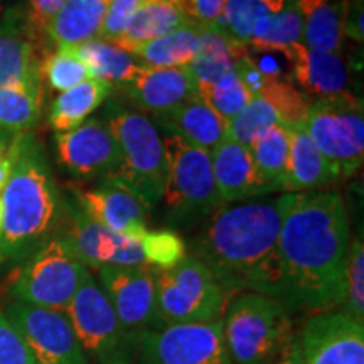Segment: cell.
I'll use <instances>...</instances> for the list:
<instances>
[{
	"mask_svg": "<svg viewBox=\"0 0 364 364\" xmlns=\"http://www.w3.org/2000/svg\"><path fill=\"white\" fill-rule=\"evenodd\" d=\"M9 2H11V0H0V14H2V12H7V11H9V9H7Z\"/></svg>",
	"mask_w": 364,
	"mask_h": 364,
	"instance_id": "cell-50",
	"label": "cell"
},
{
	"mask_svg": "<svg viewBox=\"0 0 364 364\" xmlns=\"http://www.w3.org/2000/svg\"><path fill=\"white\" fill-rule=\"evenodd\" d=\"M58 162L80 179H103L120 167L122 152L107 120L88 118L54 136Z\"/></svg>",
	"mask_w": 364,
	"mask_h": 364,
	"instance_id": "cell-15",
	"label": "cell"
},
{
	"mask_svg": "<svg viewBox=\"0 0 364 364\" xmlns=\"http://www.w3.org/2000/svg\"><path fill=\"white\" fill-rule=\"evenodd\" d=\"M105 120L122 152L120 167L112 177L130 189L150 211L162 201L167 181L162 136L149 117L120 105H110Z\"/></svg>",
	"mask_w": 364,
	"mask_h": 364,
	"instance_id": "cell-5",
	"label": "cell"
},
{
	"mask_svg": "<svg viewBox=\"0 0 364 364\" xmlns=\"http://www.w3.org/2000/svg\"><path fill=\"white\" fill-rule=\"evenodd\" d=\"M268 103L279 113L282 125L297 127L302 125L309 112V102L306 95L295 90L287 80L268 76L265 88L260 93Z\"/></svg>",
	"mask_w": 364,
	"mask_h": 364,
	"instance_id": "cell-37",
	"label": "cell"
},
{
	"mask_svg": "<svg viewBox=\"0 0 364 364\" xmlns=\"http://www.w3.org/2000/svg\"><path fill=\"white\" fill-rule=\"evenodd\" d=\"M110 0H66L44 33L58 48H78L98 39Z\"/></svg>",
	"mask_w": 364,
	"mask_h": 364,
	"instance_id": "cell-23",
	"label": "cell"
},
{
	"mask_svg": "<svg viewBox=\"0 0 364 364\" xmlns=\"http://www.w3.org/2000/svg\"><path fill=\"white\" fill-rule=\"evenodd\" d=\"M59 238L65 241L68 250L86 268L135 267L145 265V257L140 241L118 235L98 223H95L73 201H65Z\"/></svg>",
	"mask_w": 364,
	"mask_h": 364,
	"instance_id": "cell-13",
	"label": "cell"
},
{
	"mask_svg": "<svg viewBox=\"0 0 364 364\" xmlns=\"http://www.w3.org/2000/svg\"><path fill=\"white\" fill-rule=\"evenodd\" d=\"M349 0H295L302 19V44L317 51L341 53Z\"/></svg>",
	"mask_w": 364,
	"mask_h": 364,
	"instance_id": "cell-24",
	"label": "cell"
},
{
	"mask_svg": "<svg viewBox=\"0 0 364 364\" xmlns=\"http://www.w3.org/2000/svg\"><path fill=\"white\" fill-rule=\"evenodd\" d=\"M0 364H36L24 339L0 312Z\"/></svg>",
	"mask_w": 364,
	"mask_h": 364,
	"instance_id": "cell-42",
	"label": "cell"
},
{
	"mask_svg": "<svg viewBox=\"0 0 364 364\" xmlns=\"http://www.w3.org/2000/svg\"><path fill=\"white\" fill-rule=\"evenodd\" d=\"M302 43V19L295 0L253 27L247 48L282 53Z\"/></svg>",
	"mask_w": 364,
	"mask_h": 364,
	"instance_id": "cell-32",
	"label": "cell"
},
{
	"mask_svg": "<svg viewBox=\"0 0 364 364\" xmlns=\"http://www.w3.org/2000/svg\"><path fill=\"white\" fill-rule=\"evenodd\" d=\"M140 364H233L221 321L176 324L139 336Z\"/></svg>",
	"mask_w": 364,
	"mask_h": 364,
	"instance_id": "cell-11",
	"label": "cell"
},
{
	"mask_svg": "<svg viewBox=\"0 0 364 364\" xmlns=\"http://www.w3.org/2000/svg\"><path fill=\"white\" fill-rule=\"evenodd\" d=\"M102 289L127 331L135 336L159 331L166 324L157 311L156 275L147 265L98 268Z\"/></svg>",
	"mask_w": 364,
	"mask_h": 364,
	"instance_id": "cell-14",
	"label": "cell"
},
{
	"mask_svg": "<svg viewBox=\"0 0 364 364\" xmlns=\"http://www.w3.org/2000/svg\"><path fill=\"white\" fill-rule=\"evenodd\" d=\"M290 134H292V142H290L287 193L317 191L339 181L302 125L290 127Z\"/></svg>",
	"mask_w": 364,
	"mask_h": 364,
	"instance_id": "cell-25",
	"label": "cell"
},
{
	"mask_svg": "<svg viewBox=\"0 0 364 364\" xmlns=\"http://www.w3.org/2000/svg\"><path fill=\"white\" fill-rule=\"evenodd\" d=\"M199 97L206 100L209 107L226 122H231L238 113L243 112V108L253 98L240 81L235 70L203 88L199 91Z\"/></svg>",
	"mask_w": 364,
	"mask_h": 364,
	"instance_id": "cell-36",
	"label": "cell"
},
{
	"mask_svg": "<svg viewBox=\"0 0 364 364\" xmlns=\"http://www.w3.org/2000/svg\"><path fill=\"white\" fill-rule=\"evenodd\" d=\"M4 316L24 339L36 364H91L66 312L14 300Z\"/></svg>",
	"mask_w": 364,
	"mask_h": 364,
	"instance_id": "cell-12",
	"label": "cell"
},
{
	"mask_svg": "<svg viewBox=\"0 0 364 364\" xmlns=\"http://www.w3.org/2000/svg\"><path fill=\"white\" fill-rule=\"evenodd\" d=\"M86 358L97 364H135L139 336L127 331L88 268L66 309Z\"/></svg>",
	"mask_w": 364,
	"mask_h": 364,
	"instance_id": "cell-7",
	"label": "cell"
},
{
	"mask_svg": "<svg viewBox=\"0 0 364 364\" xmlns=\"http://www.w3.org/2000/svg\"><path fill=\"white\" fill-rule=\"evenodd\" d=\"M209 154L213 176L223 203H241L263 196L248 147L226 139Z\"/></svg>",
	"mask_w": 364,
	"mask_h": 364,
	"instance_id": "cell-21",
	"label": "cell"
},
{
	"mask_svg": "<svg viewBox=\"0 0 364 364\" xmlns=\"http://www.w3.org/2000/svg\"><path fill=\"white\" fill-rule=\"evenodd\" d=\"M344 34L351 36L358 43H363V0H349L348 2Z\"/></svg>",
	"mask_w": 364,
	"mask_h": 364,
	"instance_id": "cell-46",
	"label": "cell"
},
{
	"mask_svg": "<svg viewBox=\"0 0 364 364\" xmlns=\"http://www.w3.org/2000/svg\"><path fill=\"white\" fill-rule=\"evenodd\" d=\"M85 270L65 241L54 236L19 267L11 294L19 302L66 312Z\"/></svg>",
	"mask_w": 364,
	"mask_h": 364,
	"instance_id": "cell-10",
	"label": "cell"
},
{
	"mask_svg": "<svg viewBox=\"0 0 364 364\" xmlns=\"http://www.w3.org/2000/svg\"><path fill=\"white\" fill-rule=\"evenodd\" d=\"M201 31L203 26L189 22L169 34L135 46L129 53L140 65L147 68L189 66L199 49Z\"/></svg>",
	"mask_w": 364,
	"mask_h": 364,
	"instance_id": "cell-29",
	"label": "cell"
},
{
	"mask_svg": "<svg viewBox=\"0 0 364 364\" xmlns=\"http://www.w3.org/2000/svg\"><path fill=\"white\" fill-rule=\"evenodd\" d=\"M290 142H292L290 127L280 124L267 130L248 147L263 196L282 193V191L287 193Z\"/></svg>",
	"mask_w": 364,
	"mask_h": 364,
	"instance_id": "cell-26",
	"label": "cell"
},
{
	"mask_svg": "<svg viewBox=\"0 0 364 364\" xmlns=\"http://www.w3.org/2000/svg\"><path fill=\"white\" fill-rule=\"evenodd\" d=\"M194 24L209 27L220 21L226 0H174Z\"/></svg>",
	"mask_w": 364,
	"mask_h": 364,
	"instance_id": "cell-43",
	"label": "cell"
},
{
	"mask_svg": "<svg viewBox=\"0 0 364 364\" xmlns=\"http://www.w3.org/2000/svg\"><path fill=\"white\" fill-rule=\"evenodd\" d=\"M221 324L233 364H270L297 332L284 304L255 292L231 299Z\"/></svg>",
	"mask_w": 364,
	"mask_h": 364,
	"instance_id": "cell-4",
	"label": "cell"
},
{
	"mask_svg": "<svg viewBox=\"0 0 364 364\" xmlns=\"http://www.w3.org/2000/svg\"><path fill=\"white\" fill-rule=\"evenodd\" d=\"M144 0H110L98 39L117 43Z\"/></svg>",
	"mask_w": 364,
	"mask_h": 364,
	"instance_id": "cell-41",
	"label": "cell"
},
{
	"mask_svg": "<svg viewBox=\"0 0 364 364\" xmlns=\"http://www.w3.org/2000/svg\"><path fill=\"white\" fill-rule=\"evenodd\" d=\"M277 245L275 299L290 314L341 306L349 255V221L336 191L285 193Z\"/></svg>",
	"mask_w": 364,
	"mask_h": 364,
	"instance_id": "cell-1",
	"label": "cell"
},
{
	"mask_svg": "<svg viewBox=\"0 0 364 364\" xmlns=\"http://www.w3.org/2000/svg\"><path fill=\"white\" fill-rule=\"evenodd\" d=\"M43 88L16 85L0 88V130L19 135L39 122Z\"/></svg>",
	"mask_w": 364,
	"mask_h": 364,
	"instance_id": "cell-34",
	"label": "cell"
},
{
	"mask_svg": "<svg viewBox=\"0 0 364 364\" xmlns=\"http://www.w3.org/2000/svg\"><path fill=\"white\" fill-rule=\"evenodd\" d=\"M245 54L247 46L230 41L216 26L203 27L199 49L189 63V70L198 83V93L223 75L233 71L236 59Z\"/></svg>",
	"mask_w": 364,
	"mask_h": 364,
	"instance_id": "cell-28",
	"label": "cell"
},
{
	"mask_svg": "<svg viewBox=\"0 0 364 364\" xmlns=\"http://www.w3.org/2000/svg\"><path fill=\"white\" fill-rule=\"evenodd\" d=\"M282 53L289 61L292 78L300 85L304 93L327 98L346 91L349 75L341 53L309 49L302 43Z\"/></svg>",
	"mask_w": 364,
	"mask_h": 364,
	"instance_id": "cell-20",
	"label": "cell"
},
{
	"mask_svg": "<svg viewBox=\"0 0 364 364\" xmlns=\"http://www.w3.org/2000/svg\"><path fill=\"white\" fill-rule=\"evenodd\" d=\"M297 336L304 364H364V322L343 311L314 314Z\"/></svg>",
	"mask_w": 364,
	"mask_h": 364,
	"instance_id": "cell-16",
	"label": "cell"
},
{
	"mask_svg": "<svg viewBox=\"0 0 364 364\" xmlns=\"http://www.w3.org/2000/svg\"><path fill=\"white\" fill-rule=\"evenodd\" d=\"M41 33L19 7L0 17V88L16 85L43 88L44 54Z\"/></svg>",
	"mask_w": 364,
	"mask_h": 364,
	"instance_id": "cell-17",
	"label": "cell"
},
{
	"mask_svg": "<svg viewBox=\"0 0 364 364\" xmlns=\"http://www.w3.org/2000/svg\"><path fill=\"white\" fill-rule=\"evenodd\" d=\"M2 223H4V206H2V199H0V236H2Z\"/></svg>",
	"mask_w": 364,
	"mask_h": 364,
	"instance_id": "cell-51",
	"label": "cell"
},
{
	"mask_svg": "<svg viewBox=\"0 0 364 364\" xmlns=\"http://www.w3.org/2000/svg\"><path fill=\"white\" fill-rule=\"evenodd\" d=\"M280 124L282 122L275 108L265 98L253 97L252 102L243 108V112L228 122V139L250 147L258 136Z\"/></svg>",
	"mask_w": 364,
	"mask_h": 364,
	"instance_id": "cell-35",
	"label": "cell"
},
{
	"mask_svg": "<svg viewBox=\"0 0 364 364\" xmlns=\"http://www.w3.org/2000/svg\"><path fill=\"white\" fill-rule=\"evenodd\" d=\"M75 201L86 216L118 235L140 241L147 233V206L115 177H103L91 189H75Z\"/></svg>",
	"mask_w": 364,
	"mask_h": 364,
	"instance_id": "cell-18",
	"label": "cell"
},
{
	"mask_svg": "<svg viewBox=\"0 0 364 364\" xmlns=\"http://www.w3.org/2000/svg\"><path fill=\"white\" fill-rule=\"evenodd\" d=\"M14 167L0 191L4 206L0 267H21L49 240L58 236L65 201L48 164L43 142L33 132L16 135Z\"/></svg>",
	"mask_w": 364,
	"mask_h": 364,
	"instance_id": "cell-3",
	"label": "cell"
},
{
	"mask_svg": "<svg viewBox=\"0 0 364 364\" xmlns=\"http://www.w3.org/2000/svg\"><path fill=\"white\" fill-rule=\"evenodd\" d=\"M341 311L364 322V247L363 240H354L349 245L348 267L344 277V295Z\"/></svg>",
	"mask_w": 364,
	"mask_h": 364,
	"instance_id": "cell-39",
	"label": "cell"
},
{
	"mask_svg": "<svg viewBox=\"0 0 364 364\" xmlns=\"http://www.w3.org/2000/svg\"><path fill=\"white\" fill-rule=\"evenodd\" d=\"M270 364H304L302 353H300V344H299V336L295 332V336L290 339V343L285 346L284 351H282L279 356Z\"/></svg>",
	"mask_w": 364,
	"mask_h": 364,
	"instance_id": "cell-47",
	"label": "cell"
},
{
	"mask_svg": "<svg viewBox=\"0 0 364 364\" xmlns=\"http://www.w3.org/2000/svg\"><path fill=\"white\" fill-rule=\"evenodd\" d=\"M145 263L159 270L171 268L186 257V245L176 231H147L140 238Z\"/></svg>",
	"mask_w": 364,
	"mask_h": 364,
	"instance_id": "cell-40",
	"label": "cell"
},
{
	"mask_svg": "<svg viewBox=\"0 0 364 364\" xmlns=\"http://www.w3.org/2000/svg\"><path fill=\"white\" fill-rule=\"evenodd\" d=\"M142 110L162 117L176 110L198 93L189 66L147 68L142 66L135 78L118 86Z\"/></svg>",
	"mask_w": 364,
	"mask_h": 364,
	"instance_id": "cell-19",
	"label": "cell"
},
{
	"mask_svg": "<svg viewBox=\"0 0 364 364\" xmlns=\"http://www.w3.org/2000/svg\"><path fill=\"white\" fill-rule=\"evenodd\" d=\"M12 167H14V152H12V147H9L7 152L0 154V191H2L4 186L7 184L9 177L12 174Z\"/></svg>",
	"mask_w": 364,
	"mask_h": 364,
	"instance_id": "cell-48",
	"label": "cell"
},
{
	"mask_svg": "<svg viewBox=\"0 0 364 364\" xmlns=\"http://www.w3.org/2000/svg\"><path fill=\"white\" fill-rule=\"evenodd\" d=\"M27 2H29L27 16H29L31 22L44 33V27L48 26V22L53 19L54 14L61 9L66 0H27Z\"/></svg>",
	"mask_w": 364,
	"mask_h": 364,
	"instance_id": "cell-45",
	"label": "cell"
},
{
	"mask_svg": "<svg viewBox=\"0 0 364 364\" xmlns=\"http://www.w3.org/2000/svg\"><path fill=\"white\" fill-rule=\"evenodd\" d=\"M280 228L282 198L221 206L193 241V257L204 263L230 299L241 292L275 299Z\"/></svg>",
	"mask_w": 364,
	"mask_h": 364,
	"instance_id": "cell-2",
	"label": "cell"
},
{
	"mask_svg": "<svg viewBox=\"0 0 364 364\" xmlns=\"http://www.w3.org/2000/svg\"><path fill=\"white\" fill-rule=\"evenodd\" d=\"M189 22L174 0H144L127 24L124 34L113 44L129 53L135 46L169 34Z\"/></svg>",
	"mask_w": 364,
	"mask_h": 364,
	"instance_id": "cell-27",
	"label": "cell"
},
{
	"mask_svg": "<svg viewBox=\"0 0 364 364\" xmlns=\"http://www.w3.org/2000/svg\"><path fill=\"white\" fill-rule=\"evenodd\" d=\"M235 71H236V75H238V78L241 83H243L245 88L248 90V93L252 95V97H260L262 90L265 88V85H267L268 76L265 75V73H262L260 70H258L257 65H255L248 54H245V56L236 59Z\"/></svg>",
	"mask_w": 364,
	"mask_h": 364,
	"instance_id": "cell-44",
	"label": "cell"
},
{
	"mask_svg": "<svg viewBox=\"0 0 364 364\" xmlns=\"http://www.w3.org/2000/svg\"><path fill=\"white\" fill-rule=\"evenodd\" d=\"M157 118L159 124L167 130V135L179 136L186 144L206 152L215 150L228 139V122L223 120L199 95Z\"/></svg>",
	"mask_w": 364,
	"mask_h": 364,
	"instance_id": "cell-22",
	"label": "cell"
},
{
	"mask_svg": "<svg viewBox=\"0 0 364 364\" xmlns=\"http://www.w3.org/2000/svg\"><path fill=\"white\" fill-rule=\"evenodd\" d=\"M112 90L113 86L107 81L90 78L75 88L63 91L51 105L49 124L58 134L73 130L105 103V100L112 95Z\"/></svg>",
	"mask_w": 364,
	"mask_h": 364,
	"instance_id": "cell-30",
	"label": "cell"
},
{
	"mask_svg": "<svg viewBox=\"0 0 364 364\" xmlns=\"http://www.w3.org/2000/svg\"><path fill=\"white\" fill-rule=\"evenodd\" d=\"M162 140L167 159L166 223L172 231L188 230L225 206L213 176L211 154L174 135Z\"/></svg>",
	"mask_w": 364,
	"mask_h": 364,
	"instance_id": "cell-6",
	"label": "cell"
},
{
	"mask_svg": "<svg viewBox=\"0 0 364 364\" xmlns=\"http://www.w3.org/2000/svg\"><path fill=\"white\" fill-rule=\"evenodd\" d=\"M339 179L356 174L364 159L363 105L349 93L317 98L302 124Z\"/></svg>",
	"mask_w": 364,
	"mask_h": 364,
	"instance_id": "cell-9",
	"label": "cell"
},
{
	"mask_svg": "<svg viewBox=\"0 0 364 364\" xmlns=\"http://www.w3.org/2000/svg\"><path fill=\"white\" fill-rule=\"evenodd\" d=\"M43 76H46L53 90L66 91L76 85L91 78V73L73 48H58V51L46 58L43 66Z\"/></svg>",
	"mask_w": 364,
	"mask_h": 364,
	"instance_id": "cell-38",
	"label": "cell"
},
{
	"mask_svg": "<svg viewBox=\"0 0 364 364\" xmlns=\"http://www.w3.org/2000/svg\"><path fill=\"white\" fill-rule=\"evenodd\" d=\"M14 139H16V135L14 134H9L6 130H0V154L7 152L9 147H11V144L14 142Z\"/></svg>",
	"mask_w": 364,
	"mask_h": 364,
	"instance_id": "cell-49",
	"label": "cell"
},
{
	"mask_svg": "<svg viewBox=\"0 0 364 364\" xmlns=\"http://www.w3.org/2000/svg\"><path fill=\"white\" fill-rule=\"evenodd\" d=\"M73 49L90 70L91 78L107 81L112 86L129 83L142 68L130 53L102 39H91Z\"/></svg>",
	"mask_w": 364,
	"mask_h": 364,
	"instance_id": "cell-31",
	"label": "cell"
},
{
	"mask_svg": "<svg viewBox=\"0 0 364 364\" xmlns=\"http://www.w3.org/2000/svg\"><path fill=\"white\" fill-rule=\"evenodd\" d=\"M154 275L157 311L166 326L220 321L231 300L204 263L193 255H186L171 268H154Z\"/></svg>",
	"mask_w": 364,
	"mask_h": 364,
	"instance_id": "cell-8",
	"label": "cell"
},
{
	"mask_svg": "<svg viewBox=\"0 0 364 364\" xmlns=\"http://www.w3.org/2000/svg\"><path fill=\"white\" fill-rule=\"evenodd\" d=\"M292 0H226L216 27L228 39L247 46L253 27Z\"/></svg>",
	"mask_w": 364,
	"mask_h": 364,
	"instance_id": "cell-33",
	"label": "cell"
}]
</instances>
